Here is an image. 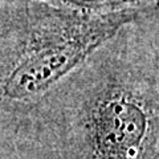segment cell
I'll list each match as a JSON object with an SVG mask.
<instances>
[{
	"instance_id": "obj_1",
	"label": "cell",
	"mask_w": 159,
	"mask_h": 159,
	"mask_svg": "<svg viewBox=\"0 0 159 159\" xmlns=\"http://www.w3.org/2000/svg\"><path fill=\"white\" fill-rule=\"evenodd\" d=\"M145 8L86 12L34 0L0 2V28L13 44L2 97L25 101L48 92Z\"/></svg>"
},
{
	"instance_id": "obj_2",
	"label": "cell",
	"mask_w": 159,
	"mask_h": 159,
	"mask_svg": "<svg viewBox=\"0 0 159 159\" xmlns=\"http://www.w3.org/2000/svg\"><path fill=\"white\" fill-rule=\"evenodd\" d=\"M146 94L130 82L114 81L99 90L92 109V125L99 159H138L150 110Z\"/></svg>"
},
{
	"instance_id": "obj_3",
	"label": "cell",
	"mask_w": 159,
	"mask_h": 159,
	"mask_svg": "<svg viewBox=\"0 0 159 159\" xmlns=\"http://www.w3.org/2000/svg\"><path fill=\"white\" fill-rule=\"evenodd\" d=\"M0 2H7V0H0ZM34 2H45L86 12H114L121 9L148 7L152 4H158L159 0H34Z\"/></svg>"
},
{
	"instance_id": "obj_4",
	"label": "cell",
	"mask_w": 159,
	"mask_h": 159,
	"mask_svg": "<svg viewBox=\"0 0 159 159\" xmlns=\"http://www.w3.org/2000/svg\"><path fill=\"white\" fill-rule=\"evenodd\" d=\"M134 24L147 39L159 44V3L146 7Z\"/></svg>"
}]
</instances>
